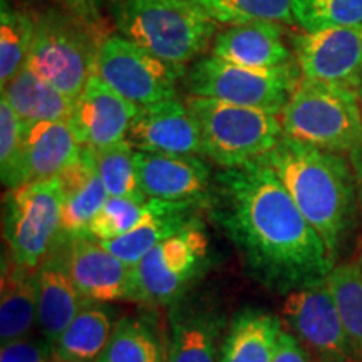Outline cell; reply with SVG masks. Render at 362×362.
<instances>
[{
  "instance_id": "cell-6",
  "label": "cell",
  "mask_w": 362,
  "mask_h": 362,
  "mask_svg": "<svg viewBox=\"0 0 362 362\" xmlns=\"http://www.w3.org/2000/svg\"><path fill=\"white\" fill-rule=\"evenodd\" d=\"M103 29L66 11L49 8L37 17L35 37L27 67L76 101L98 71Z\"/></svg>"
},
{
  "instance_id": "cell-27",
  "label": "cell",
  "mask_w": 362,
  "mask_h": 362,
  "mask_svg": "<svg viewBox=\"0 0 362 362\" xmlns=\"http://www.w3.org/2000/svg\"><path fill=\"white\" fill-rule=\"evenodd\" d=\"M96 362H168V344L149 320L123 317L115 324L110 342Z\"/></svg>"
},
{
  "instance_id": "cell-30",
  "label": "cell",
  "mask_w": 362,
  "mask_h": 362,
  "mask_svg": "<svg viewBox=\"0 0 362 362\" xmlns=\"http://www.w3.org/2000/svg\"><path fill=\"white\" fill-rule=\"evenodd\" d=\"M203 12L223 25H240L248 22H277L296 24L292 12L293 0H189Z\"/></svg>"
},
{
  "instance_id": "cell-4",
  "label": "cell",
  "mask_w": 362,
  "mask_h": 362,
  "mask_svg": "<svg viewBox=\"0 0 362 362\" xmlns=\"http://www.w3.org/2000/svg\"><path fill=\"white\" fill-rule=\"evenodd\" d=\"M284 134L332 153L362 148L359 90L302 78L280 112Z\"/></svg>"
},
{
  "instance_id": "cell-5",
  "label": "cell",
  "mask_w": 362,
  "mask_h": 362,
  "mask_svg": "<svg viewBox=\"0 0 362 362\" xmlns=\"http://www.w3.org/2000/svg\"><path fill=\"white\" fill-rule=\"evenodd\" d=\"M185 104L200 128L205 158L221 168L262 160L284 138L280 115L214 98L188 96Z\"/></svg>"
},
{
  "instance_id": "cell-12",
  "label": "cell",
  "mask_w": 362,
  "mask_h": 362,
  "mask_svg": "<svg viewBox=\"0 0 362 362\" xmlns=\"http://www.w3.org/2000/svg\"><path fill=\"white\" fill-rule=\"evenodd\" d=\"M293 56L307 79L359 90L362 86V27H336L293 35Z\"/></svg>"
},
{
  "instance_id": "cell-41",
  "label": "cell",
  "mask_w": 362,
  "mask_h": 362,
  "mask_svg": "<svg viewBox=\"0 0 362 362\" xmlns=\"http://www.w3.org/2000/svg\"><path fill=\"white\" fill-rule=\"evenodd\" d=\"M54 362H56V361H54Z\"/></svg>"
},
{
  "instance_id": "cell-31",
  "label": "cell",
  "mask_w": 362,
  "mask_h": 362,
  "mask_svg": "<svg viewBox=\"0 0 362 362\" xmlns=\"http://www.w3.org/2000/svg\"><path fill=\"white\" fill-rule=\"evenodd\" d=\"M327 285L352 349L362 362V267L356 264L334 267L327 277Z\"/></svg>"
},
{
  "instance_id": "cell-24",
  "label": "cell",
  "mask_w": 362,
  "mask_h": 362,
  "mask_svg": "<svg viewBox=\"0 0 362 362\" xmlns=\"http://www.w3.org/2000/svg\"><path fill=\"white\" fill-rule=\"evenodd\" d=\"M2 96L24 123L39 121H67L74 101L62 94L56 86L40 78L30 67H24L11 83L2 88Z\"/></svg>"
},
{
  "instance_id": "cell-39",
  "label": "cell",
  "mask_w": 362,
  "mask_h": 362,
  "mask_svg": "<svg viewBox=\"0 0 362 362\" xmlns=\"http://www.w3.org/2000/svg\"><path fill=\"white\" fill-rule=\"evenodd\" d=\"M359 101H361V111H362V86L359 88Z\"/></svg>"
},
{
  "instance_id": "cell-34",
  "label": "cell",
  "mask_w": 362,
  "mask_h": 362,
  "mask_svg": "<svg viewBox=\"0 0 362 362\" xmlns=\"http://www.w3.org/2000/svg\"><path fill=\"white\" fill-rule=\"evenodd\" d=\"M27 123L13 111L6 98H0V175L4 187H11L24 144Z\"/></svg>"
},
{
  "instance_id": "cell-40",
  "label": "cell",
  "mask_w": 362,
  "mask_h": 362,
  "mask_svg": "<svg viewBox=\"0 0 362 362\" xmlns=\"http://www.w3.org/2000/svg\"><path fill=\"white\" fill-rule=\"evenodd\" d=\"M359 265H361V267H362V257H361V264H359Z\"/></svg>"
},
{
  "instance_id": "cell-32",
  "label": "cell",
  "mask_w": 362,
  "mask_h": 362,
  "mask_svg": "<svg viewBox=\"0 0 362 362\" xmlns=\"http://www.w3.org/2000/svg\"><path fill=\"white\" fill-rule=\"evenodd\" d=\"M134 155L136 149L128 141L94 149L99 176L110 197L129 198L136 202L149 200L139 185Z\"/></svg>"
},
{
  "instance_id": "cell-18",
  "label": "cell",
  "mask_w": 362,
  "mask_h": 362,
  "mask_svg": "<svg viewBox=\"0 0 362 362\" xmlns=\"http://www.w3.org/2000/svg\"><path fill=\"white\" fill-rule=\"evenodd\" d=\"M81 146L67 121L27 123L24 144L8 189L59 176L78 160Z\"/></svg>"
},
{
  "instance_id": "cell-22",
  "label": "cell",
  "mask_w": 362,
  "mask_h": 362,
  "mask_svg": "<svg viewBox=\"0 0 362 362\" xmlns=\"http://www.w3.org/2000/svg\"><path fill=\"white\" fill-rule=\"evenodd\" d=\"M37 270L17 264L11 253L2 257L0 339L4 342L30 336L37 324Z\"/></svg>"
},
{
  "instance_id": "cell-26",
  "label": "cell",
  "mask_w": 362,
  "mask_h": 362,
  "mask_svg": "<svg viewBox=\"0 0 362 362\" xmlns=\"http://www.w3.org/2000/svg\"><path fill=\"white\" fill-rule=\"evenodd\" d=\"M200 206H203L200 203H176L168 211L146 220L123 237L101 243L117 259L134 267L158 243L175 237L176 233L183 232L187 226L200 220V216L197 215Z\"/></svg>"
},
{
  "instance_id": "cell-15",
  "label": "cell",
  "mask_w": 362,
  "mask_h": 362,
  "mask_svg": "<svg viewBox=\"0 0 362 362\" xmlns=\"http://www.w3.org/2000/svg\"><path fill=\"white\" fill-rule=\"evenodd\" d=\"M136 110L96 72L74 101L69 124L81 146L103 149L124 141Z\"/></svg>"
},
{
  "instance_id": "cell-11",
  "label": "cell",
  "mask_w": 362,
  "mask_h": 362,
  "mask_svg": "<svg viewBox=\"0 0 362 362\" xmlns=\"http://www.w3.org/2000/svg\"><path fill=\"white\" fill-rule=\"evenodd\" d=\"M282 319L312 362H361L352 349L327 280L287 293Z\"/></svg>"
},
{
  "instance_id": "cell-38",
  "label": "cell",
  "mask_w": 362,
  "mask_h": 362,
  "mask_svg": "<svg viewBox=\"0 0 362 362\" xmlns=\"http://www.w3.org/2000/svg\"><path fill=\"white\" fill-rule=\"evenodd\" d=\"M349 161L352 165V170H354L356 181H357V193H359V200L362 205V148L351 153Z\"/></svg>"
},
{
  "instance_id": "cell-25",
  "label": "cell",
  "mask_w": 362,
  "mask_h": 362,
  "mask_svg": "<svg viewBox=\"0 0 362 362\" xmlns=\"http://www.w3.org/2000/svg\"><path fill=\"white\" fill-rule=\"evenodd\" d=\"M111 310L101 304L84 305L52 344L56 362H96L110 342Z\"/></svg>"
},
{
  "instance_id": "cell-19",
  "label": "cell",
  "mask_w": 362,
  "mask_h": 362,
  "mask_svg": "<svg viewBox=\"0 0 362 362\" xmlns=\"http://www.w3.org/2000/svg\"><path fill=\"white\" fill-rule=\"evenodd\" d=\"M210 51L211 56L223 61L257 69H274L297 62L277 22L228 25L215 35Z\"/></svg>"
},
{
  "instance_id": "cell-9",
  "label": "cell",
  "mask_w": 362,
  "mask_h": 362,
  "mask_svg": "<svg viewBox=\"0 0 362 362\" xmlns=\"http://www.w3.org/2000/svg\"><path fill=\"white\" fill-rule=\"evenodd\" d=\"M208 238L202 220L151 248L133 267V302L160 307L183 296L206 269Z\"/></svg>"
},
{
  "instance_id": "cell-14",
  "label": "cell",
  "mask_w": 362,
  "mask_h": 362,
  "mask_svg": "<svg viewBox=\"0 0 362 362\" xmlns=\"http://www.w3.org/2000/svg\"><path fill=\"white\" fill-rule=\"evenodd\" d=\"M134 161L146 198L206 206L214 176L210 165L202 156L136 151Z\"/></svg>"
},
{
  "instance_id": "cell-36",
  "label": "cell",
  "mask_w": 362,
  "mask_h": 362,
  "mask_svg": "<svg viewBox=\"0 0 362 362\" xmlns=\"http://www.w3.org/2000/svg\"><path fill=\"white\" fill-rule=\"evenodd\" d=\"M57 2L62 11L69 12L71 16L78 17L86 24L103 29L104 0H57Z\"/></svg>"
},
{
  "instance_id": "cell-33",
  "label": "cell",
  "mask_w": 362,
  "mask_h": 362,
  "mask_svg": "<svg viewBox=\"0 0 362 362\" xmlns=\"http://www.w3.org/2000/svg\"><path fill=\"white\" fill-rule=\"evenodd\" d=\"M292 12L304 33L362 27V0H293Z\"/></svg>"
},
{
  "instance_id": "cell-35",
  "label": "cell",
  "mask_w": 362,
  "mask_h": 362,
  "mask_svg": "<svg viewBox=\"0 0 362 362\" xmlns=\"http://www.w3.org/2000/svg\"><path fill=\"white\" fill-rule=\"evenodd\" d=\"M0 362H54L52 344L45 337L33 336L4 342Z\"/></svg>"
},
{
  "instance_id": "cell-8",
  "label": "cell",
  "mask_w": 362,
  "mask_h": 362,
  "mask_svg": "<svg viewBox=\"0 0 362 362\" xmlns=\"http://www.w3.org/2000/svg\"><path fill=\"white\" fill-rule=\"evenodd\" d=\"M62 237V192L57 176L8 189L4 240L17 264L37 270Z\"/></svg>"
},
{
  "instance_id": "cell-1",
  "label": "cell",
  "mask_w": 362,
  "mask_h": 362,
  "mask_svg": "<svg viewBox=\"0 0 362 362\" xmlns=\"http://www.w3.org/2000/svg\"><path fill=\"white\" fill-rule=\"evenodd\" d=\"M206 210L248 274L279 293L324 282L336 267L322 237L264 160L214 176Z\"/></svg>"
},
{
  "instance_id": "cell-21",
  "label": "cell",
  "mask_w": 362,
  "mask_h": 362,
  "mask_svg": "<svg viewBox=\"0 0 362 362\" xmlns=\"http://www.w3.org/2000/svg\"><path fill=\"white\" fill-rule=\"evenodd\" d=\"M223 317L203 305L175 307L170 317L168 362H220Z\"/></svg>"
},
{
  "instance_id": "cell-37",
  "label": "cell",
  "mask_w": 362,
  "mask_h": 362,
  "mask_svg": "<svg viewBox=\"0 0 362 362\" xmlns=\"http://www.w3.org/2000/svg\"><path fill=\"white\" fill-rule=\"evenodd\" d=\"M272 362H312V359L300 341L293 336L291 330L284 329Z\"/></svg>"
},
{
  "instance_id": "cell-28",
  "label": "cell",
  "mask_w": 362,
  "mask_h": 362,
  "mask_svg": "<svg viewBox=\"0 0 362 362\" xmlns=\"http://www.w3.org/2000/svg\"><path fill=\"white\" fill-rule=\"evenodd\" d=\"M37 19L2 0L0 6V84L7 86L29 62Z\"/></svg>"
},
{
  "instance_id": "cell-29",
  "label": "cell",
  "mask_w": 362,
  "mask_h": 362,
  "mask_svg": "<svg viewBox=\"0 0 362 362\" xmlns=\"http://www.w3.org/2000/svg\"><path fill=\"white\" fill-rule=\"evenodd\" d=\"M175 205L176 203L173 202L151 200V198L146 202H136L129 198L110 197L99 210V214L89 223L88 235L99 242L123 237L136 226L153 216L165 214Z\"/></svg>"
},
{
  "instance_id": "cell-23",
  "label": "cell",
  "mask_w": 362,
  "mask_h": 362,
  "mask_svg": "<svg viewBox=\"0 0 362 362\" xmlns=\"http://www.w3.org/2000/svg\"><path fill=\"white\" fill-rule=\"evenodd\" d=\"M284 325L277 315L243 310L230 324L220 362H272Z\"/></svg>"
},
{
  "instance_id": "cell-7",
  "label": "cell",
  "mask_w": 362,
  "mask_h": 362,
  "mask_svg": "<svg viewBox=\"0 0 362 362\" xmlns=\"http://www.w3.org/2000/svg\"><path fill=\"white\" fill-rule=\"evenodd\" d=\"M300 79L297 62L274 69H257L211 54L194 61L183 78L189 96L214 98L274 115L282 112Z\"/></svg>"
},
{
  "instance_id": "cell-2",
  "label": "cell",
  "mask_w": 362,
  "mask_h": 362,
  "mask_svg": "<svg viewBox=\"0 0 362 362\" xmlns=\"http://www.w3.org/2000/svg\"><path fill=\"white\" fill-rule=\"evenodd\" d=\"M262 160L282 180L336 262L354 221L359 197L351 161L285 134Z\"/></svg>"
},
{
  "instance_id": "cell-10",
  "label": "cell",
  "mask_w": 362,
  "mask_h": 362,
  "mask_svg": "<svg viewBox=\"0 0 362 362\" xmlns=\"http://www.w3.org/2000/svg\"><path fill=\"white\" fill-rule=\"evenodd\" d=\"M96 72L136 107L178 98V83L187 74L121 34L104 35Z\"/></svg>"
},
{
  "instance_id": "cell-3",
  "label": "cell",
  "mask_w": 362,
  "mask_h": 362,
  "mask_svg": "<svg viewBox=\"0 0 362 362\" xmlns=\"http://www.w3.org/2000/svg\"><path fill=\"white\" fill-rule=\"evenodd\" d=\"M117 34L187 72L214 44L218 24L189 0H115Z\"/></svg>"
},
{
  "instance_id": "cell-17",
  "label": "cell",
  "mask_w": 362,
  "mask_h": 362,
  "mask_svg": "<svg viewBox=\"0 0 362 362\" xmlns=\"http://www.w3.org/2000/svg\"><path fill=\"white\" fill-rule=\"evenodd\" d=\"M37 325L42 337L54 344L79 310L90 304L72 279L66 235L37 267Z\"/></svg>"
},
{
  "instance_id": "cell-20",
  "label": "cell",
  "mask_w": 362,
  "mask_h": 362,
  "mask_svg": "<svg viewBox=\"0 0 362 362\" xmlns=\"http://www.w3.org/2000/svg\"><path fill=\"white\" fill-rule=\"evenodd\" d=\"M57 178L62 192V235H88L89 223L110 198L99 176L94 149L83 146L78 160Z\"/></svg>"
},
{
  "instance_id": "cell-16",
  "label": "cell",
  "mask_w": 362,
  "mask_h": 362,
  "mask_svg": "<svg viewBox=\"0 0 362 362\" xmlns=\"http://www.w3.org/2000/svg\"><path fill=\"white\" fill-rule=\"evenodd\" d=\"M69 269L79 292L93 304L133 300V267L89 235L67 237Z\"/></svg>"
},
{
  "instance_id": "cell-13",
  "label": "cell",
  "mask_w": 362,
  "mask_h": 362,
  "mask_svg": "<svg viewBox=\"0 0 362 362\" xmlns=\"http://www.w3.org/2000/svg\"><path fill=\"white\" fill-rule=\"evenodd\" d=\"M124 141L136 151L205 158L197 119L180 98L138 107Z\"/></svg>"
}]
</instances>
